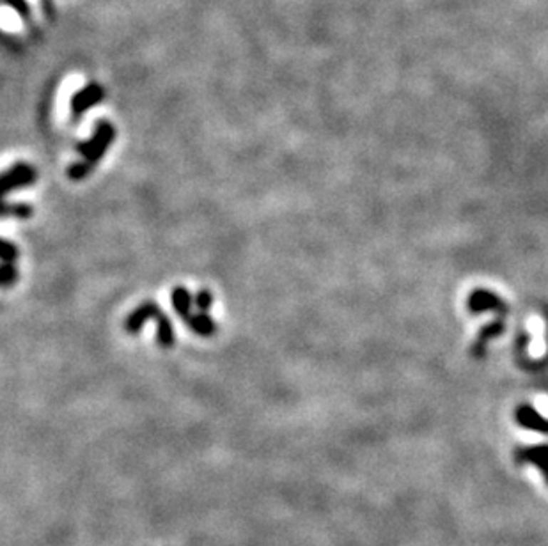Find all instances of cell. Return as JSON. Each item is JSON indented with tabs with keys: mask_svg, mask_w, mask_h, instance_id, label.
<instances>
[{
	"mask_svg": "<svg viewBox=\"0 0 548 546\" xmlns=\"http://www.w3.org/2000/svg\"><path fill=\"white\" fill-rule=\"evenodd\" d=\"M115 138V128L112 123L108 121H98L94 126V133L89 140L78 142L77 151L82 156V160L86 163H89L91 167H96L101 162V158L105 156V153L108 151V148L112 145Z\"/></svg>",
	"mask_w": 548,
	"mask_h": 546,
	"instance_id": "obj_1",
	"label": "cell"
},
{
	"mask_svg": "<svg viewBox=\"0 0 548 546\" xmlns=\"http://www.w3.org/2000/svg\"><path fill=\"white\" fill-rule=\"evenodd\" d=\"M36 181H38V170L31 163H14L13 167H9V169H6L0 174V199L14 190L31 187Z\"/></svg>",
	"mask_w": 548,
	"mask_h": 546,
	"instance_id": "obj_2",
	"label": "cell"
},
{
	"mask_svg": "<svg viewBox=\"0 0 548 546\" xmlns=\"http://www.w3.org/2000/svg\"><path fill=\"white\" fill-rule=\"evenodd\" d=\"M160 314H162V309H160L157 302L146 300L144 304H140L139 307H135L126 316L125 323H123V329H125V332L130 334V336H137L150 319H157Z\"/></svg>",
	"mask_w": 548,
	"mask_h": 546,
	"instance_id": "obj_3",
	"label": "cell"
},
{
	"mask_svg": "<svg viewBox=\"0 0 548 546\" xmlns=\"http://www.w3.org/2000/svg\"><path fill=\"white\" fill-rule=\"evenodd\" d=\"M105 91L100 83H89L83 89H80L78 93L73 94L71 98V114L73 118H80L82 114H86L89 108L96 107L103 101Z\"/></svg>",
	"mask_w": 548,
	"mask_h": 546,
	"instance_id": "obj_4",
	"label": "cell"
},
{
	"mask_svg": "<svg viewBox=\"0 0 548 546\" xmlns=\"http://www.w3.org/2000/svg\"><path fill=\"white\" fill-rule=\"evenodd\" d=\"M170 302H172V309L181 319L187 321L192 316V307H194V297L190 291L185 286H176L170 294Z\"/></svg>",
	"mask_w": 548,
	"mask_h": 546,
	"instance_id": "obj_5",
	"label": "cell"
},
{
	"mask_svg": "<svg viewBox=\"0 0 548 546\" xmlns=\"http://www.w3.org/2000/svg\"><path fill=\"white\" fill-rule=\"evenodd\" d=\"M187 325L195 336L201 337H212L217 332V323L210 318L206 312H197V314H192L187 319Z\"/></svg>",
	"mask_w": 548,
	"mask_h": 546,
	"instance_id": "obj_6",
	"label": "cell"
},
{
	"mask_svg": "<svg viewBox=\"0 0 548 546\" xmlns=\"http://www.w3.org/2000/svg\"><path fill=\"white\" fill-rule=\"evenodd\" d=\"M34 215V207L27 202H7L4 197L0 199V218H18V220H29Z\"/></svg>",
	"mask_w": 548,
	"mask_h": 546,
	"instance_id": "obj_7",
	"label": "cell"
},
{
	"mask_svg": "<svg viewBox=\"0 0 548 546\" xmlns=\"http://www.w3.org/2000/svg\"><path fill=\"white\" fill-rule=\"evenodd\" d=\"M155 321H157V341L160 348L170 349L174 346V342H176V334H174L172 321H170L169 316H165L163 312L157 319H155Z\"/></svg>",
	"mask_w": 548,
	"mask_h": 546,
	"instance_id": "obj_8",
	"label": "cell"
},
{
	"mask_svg": "<svg viewBox=\"0 0 548 546\" xmlns=\"http://www.w3.org/2000/svg\"><path fill=\"white\" fill-rule=\"evenodd\" d=\"M517 421H518V424L525 426V428H529V429L548 433V422L543 421V418L539 417V415L536 413L534 410L529 408V406H524V408L518 410Z\"/></svg>",
	"mask_w": 548,
	"mask_h": 546,
	"instance_id": "obj_9",
	"label": "cell"
},
{
	"mask_svg": "<svg viewBox=\"0 0 548 546\" xmlns=\"http://www.w3.org/2000/svg\"><path fill=\"white\" fill-rule=\"evenodd\" d=\"M470 309L472 311H485V309H506L500 300L493 294L486 293V291H477V293L472 294L470 298Z\"/></svg>",
	"mask_w": 548,
	"mask_h": 546,
	"instance_id": "obj_10",
	"label": "cell"
},
{
	"mask_svg": "<svg viewBox=\"0 0 548 546\" xmlns=\"http://www.w3.org/2000/svg\"><path fill=\"white\" fill-rule=\"evenodd\" d=\"M20 272L13 263H0V287H9L18 282Z\"/></svg>",
	"mask_w": 548,
	"mask_h": 546,
	"instance_id": "obj_11",
	"label": "cell"
},
{
	"mask_svg": "<svg viewBox=\"0 0 548 546\" xmlns=\"http://www.w3.org/2000/svg\"><path fill=\"white\" fill-rule=\"evenodd\" d=\"M20 257V250L9 239L0 238V261L2 263H16V259Z\"/></svg>",
	"mask_w": 548,
	"mask_h": 546,
	"instance_id": "obj_12",
	"label": "cell"
},
{
	"mask_svg": "<svg viewBox=\"0 0 548 546\" xmlns=\"http://www.w3.org/2000/svg\"><path fill=\"white\" fill-rule=\"evenodd\" d=\"M94 167H91L89 163H86L83 160H80V162H75L71 163L70 167H68V177L73 181H82L86 180V177L91 176V172H93Z\"/></svg>",
	"mask_w": 548,
	"mask_h": 546,
	"instance_id": "obj_13",
	"label": "cell"
},
{
	"mask_svg": "<svg viewBox=\"0 0 548 546\" xmlns=\"http://www.w3.org/2000/svg\"><path fill=\"white\" fill-rule=\"evenodd\" d=\"M194 305L199 309V312H208L213 307V294L212 291L201 289L194 297Z\"/></svg>",
	"mask_w": 548,
	"mask_h": 546,
	"instance_id": "obj_14",
	"label": "cell"
},
{
	"mask_svg": "<svg viewBox=\"0 0 548 546\" xmlns=\"http://www.w3.org/2000/svg\"><path fill=\"white\" fill-rule=\"evenodd\" d=\"M7 4H9L13 9H16L21 16H29V7L25 0H7Z\"/></svg>",
	"mask_w": 548,
	"mask_h": 546,
	"instance_id": "obj_15",
	"label": "cell"
}]
</instances>
